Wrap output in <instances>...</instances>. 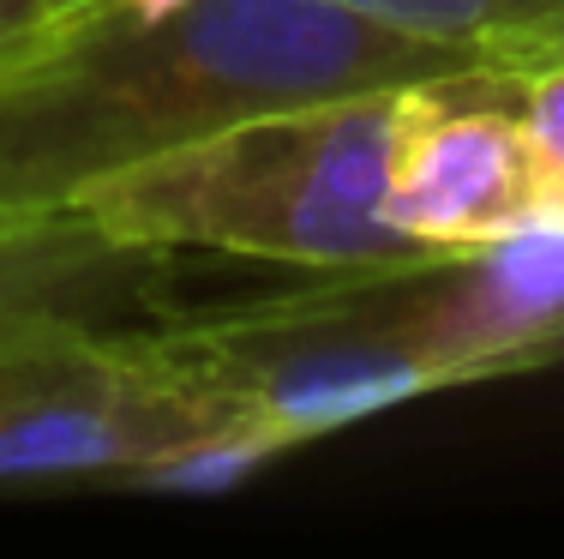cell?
Segmentation results:
<instances>
[{
	"mask_svg": "<svg viewBox=\"0 0 564 559\" xmlns=\"http://www.w3.org/2000/svg\"><path fill=\"white\" fill-rule=\"evenodd\" d=\"M343 0H115L0 55V211L61 217L97 186L276 109L487 73Z\"/></svg>",
	"mask_w": 564,
	"mask_h": 559,
	"instance_id": "cell-1",
	"label": "cell"
},
{
	"mask_svg": "<svg viewBox=\"0 0 564 559\" xmlns=\"http://www.w3.org/2000/svg\"><path fill=\"white\" fill-rule=\"evenodd\" d=\"M402 90H360L210 132L97 186L78 198V217L115 247H210L313 277L445 259L384 217Z\"/></svg>",
	"mask_w": 564,
	"mask_h": 559,
	"instance_id": "cell-2",
	"label": "cell"
},
{
	"mask_svg": "<svg viewBox=\"0 0 564 559\" xmlns=\"http://www.w3.org/2000/svg\"><path fill=\"white\" fill-rule=\"evenodd\" d=\"M144 337L181 385L289 445L451 385L433 350L402 325L391 271H325L289 295L174 319Z\"/></svg>",
	"mask_w": 564,
	"mask_h": 559,
	"instance_id": "cell-3",
	"label": "cell"
},
{
	"mask_svg": "<svg viewBox=\"0 0 564 559\" xmlns=\"http://www.w3.org/2000/svg\"><path fill=\"white\" fill-rule=\"evenodd\" d=\"M210 428H247L156 362L144 331L85 313L0 337V482H132Z\"/></svg>",
	"mask_w": 564,
	"mask_h": 559,
	"instance_id": "cell-4",
	"label": "cell"
},
{
	"mask_svg": "<svg viewBox=\"0 0 564 559\" xmlns=\"http://www.w3.org/2000/svg\"><path fill=\"white\" fill-rule=\"evenodd\" d=\"M384 217L433 252H463L541 223L534 157L517 121V66L402 90Z\"/></svg>",
	"mask_w": 564,
	"mask_h": 559,
	"instance_id": "cell-5",
	"label": "cell"
},
{
	"mask_svg": "<svg viewBox=\"0 0 564 559\" xmlns=\"http://www.w3.org/2000/svg\"><path fill=\"white\" fill-rule=\"evenodd\" d=\"M397 313L451 385L564 362V223H529L445 259L397 265Z\"/></svg>",
	"mask_w": 564,
	"mask_h": 559,
	"instance_id": "cell-6",
	"label": "cell"
},
{
	"mask_svg": "<svg viewBox=\"0 0 564 559\" xmlns=\"http://www.w3.org/2000/svg\"><path fill=\"white\" fill-rule=\"evenodd\" d=\"M163 259L156 247H115L78 211L19 223L0 235V337L61 313L97 319L102 301L139 289Z\"/></svg>",
	"mask_w": 564,
	"mask_h": 559,
	"instance_id": "cell-7",
	"label": "cell"
},
{
	"mask_svg": "<svg viewBox=\"0 0 564 559\" xmlns=\"http://www.w3.org/2000/svg\"><path fill=\"white\" fill-rule=\"evenodd\" d=\"M391 31L426 36L492 66H534L564 55V0H343Z\"/></svg>",
	"mask_w": 564,
	"mask_h": 559,
	"instance_id": "cell-8",
	"label": "cell"
},
{
	"mask_svg": "<svg viewBox=\"0 0 564 559\" xmlns=\"http://www.w3.org/2000/svg\"><path fill=\"white\" fill-rule=\"evenodd\" d=\"M517 121L534 157L541 223H564V55L517 66Z\"/></svg>",
	"mask_w": 564,
	"mask_h": 559,
	"instance_id": "cell-9",
	"label": "cell"
},
{
	"mask_svg": "<svg viewBox=\"0 0 564 559\" xmlns=\"http://www.w3.org/2000/svg\"><path fill=\"white\" fill-rule=\"evenodd\" d=\"M43 24H55V12H48L43 0H0V55L24 49Z\"/></svg>",
	"mask_w": 564,
	"mask_h": 559,
	"instance_id": "cell-10",
	"label": "cell"
},
{
	"mask_svg": "<svg viewBox=\"0 0 564 559\" xmlns=\"http://www.w3.org/2000/svg\"><path fill=\"white\" fill-rule=\"evenodd\" d=\"M55 19H73V12H90V7H115V0H43ZM144 7H156V0H144Z\"/></svg>",
	"mask_w": 564,
	"mask_h": 559,
	"instance_id": "cell-11",
	"label": "cell"
},
{
	"mask_svg": "<svg viewBox=\"0 0 564 559\" xmlns=\"http://www.w3.org/2000/svg\"><path fill=\"white\" fill-rule=\"evenodd\" d=\"M19 223H31V217H7V211H0V235H12Z\"/></svg>",
	"mask_w": 564,
	"mask_h": 559,
	"instance_id": "cell-12",
	"label": "cell"
}]
</instances>
